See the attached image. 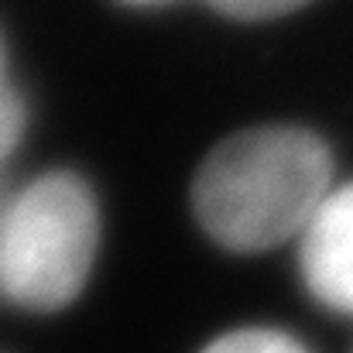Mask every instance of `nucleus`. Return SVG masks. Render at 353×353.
I'll use <instances>...</instances> for the list:
<instances>
[{
  "instance_id": "9",
  "label": "nucleus",
  "mask_w": 353,
  "mask_h": 353,
  "mask_svg": "<svg viewBox=\"0 0 353 353\" xmlns=\"http://www.w3.org/2000/svg\"><path fill=\"white\" fill-rule=\"evenodd\" d=\"M127 3H158V0H127Z\"/></svg>"
},
{
  "instance_id": "6",
  "label": "nucleus",
  "mask_w": 353,
  "mask_h": 353,
  "mask_svg": "<svg viewBox=\"0 0 353 353\" xmlns=\"http://www.w3.org/2000/svg\"><path fill=\"white\" fill-rule=\"evenodd\" d=\"M210 3L230 17H240V21H261V17L288 14V10L302 7L305 0H210Z\"/></svg>"
},
{
  "instance_id": "3",
  "label": "nucleus",
  "mask_w": 353,
  "mask_h": 353,
  "mask_svg": "<svg viewBox=\"0 0 353 353\" xmlns=\"http://www.w3.org/2000/svg\"><path fill=\"white\" fill-rule=\"evenodd\" d=\"M302 271L316 299L353 312V185L326 196L302 230Z\"/></svg>"
},
{
  "instance_id": "5",
  "label": "nucleus",
  "mask_w": 353,
  "mask_h": 353,
  "mask_svg": "<svg viewBox=\"0 0 353 353\" xmlns=\"http://www.w3.org/2000/svg\"><path fill=\"white\" fill-rule=\"evenodd\" d=\"M21 130H24V103H21V97L10 86H3L0 90V165L17 148Z\"/></svg>"
},
{
  "instance_id": "4",
  "label": "nucleus",
  "mask_w": 353,
  "mask_h": 353,
  "mask_svg": "<svg viewBox=\"0 0 353 353\" xmlns=\"http://www.w3.org/2000/svg\"><path fill=\"white\" fill-rule=\"evenodd\" d=\"M203 353H305L292 336L274 330H236L210 343Z\"/></svg>"
},
{
  "instance_id": "2",
  "label": "nucleus",
  "mask_w": 353,
  "mask_h": 353,
  "mask_svg": "<svg viewBox=\"0 0 353 353\" xmlns=\"http://www.w3.org/2000/svg\"><path fill=\"white\" fill-rule=\"evenodd\" d=\"M97 243L100 213L90 185L72 172L34 179L7 203L0 295L34 312L69 305L90 278Z\"/></svg>"
},
{
  "instance_id": "7",
  "label": "nucleus",
  "mask_w": 353,
  "mask_h": 353,
  "mask_svg": "<svg viewBox=\"0 0 353 353\" xmlns=\"http://www.w3.org/2000/svg\"><path fill=\"white\" fill-rule=\"evenodd\" d=\"M7 203H10V199H7V196L0 192V234H3V216H7Z\"/></svg>"
},
{
  "instance_id": "8",
  "label": "nucleus",
  "mask_w": 353,
  "mask_h": 353,
  "mask_svg": "<svg viewBox=\"0 0 353 353\" xmlns=\"http://www.w3.org/2000/svg\"><path fill=\"white\" fill-rule=\"evenodd\" d=\"M0 90H3V41H0Z\"/></svg>"
},
{
  "instance_id": "1",
  "label": "nucleus",
  "mask_w": 353,
  "mask_h": 353,
  "mask_svg": "<svg viewBox=\"0 0 353 353\" xmlns=\"http://www.w3.org/2000/svg\"><path fill=\"white\" fill-rule=\"evenodd\" d=\"M330 196V151L299 127L223 141L196 175V216L230 250H268L302 234Z\"/></svg>"
}]
</instances>
